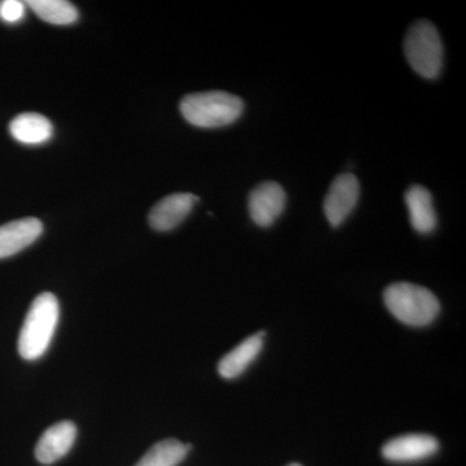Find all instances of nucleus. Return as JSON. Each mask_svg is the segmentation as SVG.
I'll return each mask as SVG.
<instances>
[{
  "label": "nucleus",
  "mask_w": 466,
  "mask_h": 466,
  "mask_svg": "<svg viewBox=\"0 0 466 466\" xmlns=\"http://www.w3.org/2000/svg\"><path fill=\"white\" fill-rule=\"evenodd\" d=\"M25 17V3L5 0L0 3V20L5 24H17Z\"/></svg>",
  "instance_id": "16"
},
{
  "label": "nucleus",
  "mask_w": 466,
  "mask_h": 466,
  "mask_svg": "<svg viewBox=\"0 0 466 466\" xmlns=\"http://www.w3.org/2000/svg\"><path fill=\"white\" fill-rule=\"evenodd\" d=\"M289 466H302V465H299V464H290Z\"/></svg>",
  "instance_id": "17"
},
{
  "label": "nucleus",
  "mask_w": 466,
  "mask_h": 466,
  "mask_svg": "<svg viewBox=\"0 0 466 466\" xmlns=\"http://www.w3.org/2000/svg\"><path fill=\"white\" fill-rule=\"evenodd\" d=\"M406 205L410 225L419 233L433 232L437 227V213L431 193L422 186H412L406 192Z\"/></svg>",
  "instance_id": "13"
},
{
  "label": "nucleus",
  "mask_w": 466,
  "mask_h": 466,
  "mask_svg": "<svg viewBox=\"0 0 466 466\" xmlns=\"http://www.w3.org/2000/svg\"><path fill=\"white\" fill-rule=\"evenodd\" d=\"M26 5L36 16L52 25H72L78 20V11L66 0H30Z\"/></svg>",
  "instance_id": "15"
},
{
  "label": "nucleus",
  "mask_w": 466,
  "mask_h": 466,
  "mask_svg": "<svg viewBox=\"0 0 466 466\" xmlns=\"http://www.w3.org/2000/svg\"><path fill=\"white\" fill-rule=\"evenodd\" d=\"M287 195L283 187L276 182L259 184L249 196V214L253 222L259 227L274 225L283 214Z\"/></svg>",
  "instance_id": "6"
},
{
  "label": "nucleus",
  "mask_w": 466,
  "mask_h": 466,
  "mask_svg": "<svg viewBox=\"0 0 466 466\" xmlns=\"http://www.w3.org/2000/svg\"><path fill=\"white\" fill-rule=\"evenodd\" d=\"M359 180L346 173L334 179L324 200V213L332 227H339L348 219L359 200Z\"/></svg>",
  "instance_id": "5"
},
{
  "label": "nucleus",
  "mask_w": 466,
  "mask_h": 466,
  "mask_svg": "<svg viewBox=\"0 0 466 466\" xmlns=\"http://www.w3.org/2000/svg\"><path fill=\"white\" fill-rule=\"evenodd\" d=\"M265 336V332H260L248 337L245 341L225 355L218 364L219 375L226 380L238 379V376H241L248 367L258 358L262 351Z\"/></svg>",
  "instance_id": "11"
},
{
  "label": "nucleus",
  "mask_w": 466,
  "mask_h": 466,
  "mask_svg": "<svg viewBox=\"0 0 466 466\" xmlns=\"http://www.w3.org/2000/svg\"><path fill=\"white\" fill-rule=\"evenodd\" d=\"M60 318L56 296L42 293L33 300L18 337V352L25 360L42 358L50 348Z\"/></svg>",
  "instance_id": "1"
},
{
  "label": "nucleus",
  "mask_w": 466,
  "mask_h": 466,
  "mask_svg": "<svg viewBox=\"0 0 466 466\" xmlns=\"http://www.w3.org/2000/svg\"><path fill=\"white\" fill-rule=\"evenodd\" d=\"M76 440V426L72 421L57 422L39 438L35 447V458L41 464H54L67 455Z\"/></svg>",
  "instance_id": "9"
},
{
  "label": "nucleus",
  "mask_w": 466,
  "mask_h": 466,
  "mask_svg": "<svg viewBox=\"0 0 466 466\" xmlns=\"http://www.w3.org/2000/svg\"><path fill=\"white\" fill-rule=\"evenodd\" d=\"M42 232V222L36 218H24L0 226V259L26 249L41 238Z\"/></svg>",
  "instance_id": "10"
},
{
  "label": "nucleus",
  "mask_w": 466,
  "mask_h": 466,
  "mask_svg": "<svg viewBox=\"0 0 466 466\" xmlns=\"http://www.w3.org/2000/svg\"><path fill=\"white\" fill-rule=\"evenodd\" d=\"M244 112L238 96L223 91L198 92L184 96L180 113L188 124L201 128H216L238 121Z\"/></svg>",
  "instance_id": "2"
},
{
  "label": "nucleus",
  "mask_w": 466,
  "mask_h": 466,
  "mask_svg": "<svg viewBox=\"0 0 466 466\" xmlns=\"http://www.w3.org/2000/svg\"><path fill=\"white\" fill-rule=\"evenodd\" d=\"M9 133L18 143L39 146L47 143L54 135L50 119L38 113H23L15 116L9 124Z\"/></svg>",
  "instance_id": "12"
},
{
  "label": "nucleus",
  "mask_w": 466,
  "mask_h": 466,
  "mask_svg": "<svg viewBox=\"0 0 466 466\" xmlns=\"http://www.w3.org/2000/svg\"><path fill=\"white\" fill-rule=\"evenodd\" d=\"M386 308L398 320L410 327L433 323L441 311L440 300L424 287L410 283L389 285L383 293Z\"/></svg>",
  "instance_id": "3"
},
{
  "label": "nucleus",
  "mask_w": 466,
  "mask_h": 466,
  "mask_svg": "<svg viewBox=\"0 0 466 466\" xmlns=\"http://www.w3.org/2000/svg\"><path fill=\"white\" fill-rule=\"evenodd\" d=\"M191 446L177 440L158 441L135 466H177L188 455Z\"/></svg>",
  "instance_id": "14"
},
{
  "label": "nucleus",
  "mask_w": 466,
  "mask_h": 466,
  "mask_svg": "<svg viewBox=\"0 0 466 466\" xmlns=\"http://www.w3.org/2000/svg\"><path fill=\"white\" fill-rule=\"evenodd\" d=\"M440 443L431 435L408 434L394 438L382 447V456L391 462H415L431 458Z\"/></svg>",
  "instance_id": "7"
},
{
  "label": "nucleus",
  "mask_w": 466,
  "mask_h": 466,
  "mask_svg": "<svg viewBox=\"0 0 466 466\" xmlns=\"http://www.w3.org/2000/svg\"><path fill=\"white\" fill-rule=\"evenodd\" d=\"M198 201V196L192 193H173L162 198L150 210V227L159 232L171 231L189 216Z\"/></svg>",
  "instance_id": "8"
},
{
  "label": "nucleus",
  "mask_w": 466,
  "mask_h": 466,
  "mask_svg": "<svg viewBox=\"0 0 466 466\" xmlns=\"http://www.w3.org/2000/svg\"><path fill=\"white\" fill-rule=\"evenodd\" d=\"M404 54L417 75L437 78L443 66V43L437 27L426 20L413 24L404 39Z\"/></svg>",
  "instance_id": "4"
}]
</instances>
